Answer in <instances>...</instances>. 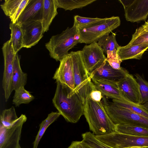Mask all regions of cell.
<instances>
[{"label":"cell","mask_w":148,"mask_h":148,"mask_svg":"<svg viewBox=\"0 0 148 148\" xmlns=\"http://www.w3.org/2000/svg\"><path fill=\"white\" fill-rule=\"evenodd\" d=\"M56 82V88L52 99L54 106L67 121L77 123L84 115V104L77 93L71 95L73 90L69 86Z\"/></svg>","instance_id":"obj_1"},{"label":"cell","mask_w":148,"mask_h":148,"mask_svg":"<svg viewBox=\"0 0 148 148\" xmlns=\"http://www.w3.org/2000/svg\"><path fill=\"white\" fill-rule=\"evenodd\" d=\"M84 115L90 130L95 136L115 132V125L108 114L101 101L95 102L89 98L84 105Z\"/></svg>","instance_id":"obj_2"},{"label":"cell","mask_w":148,"mask_h":148,"mask_svg":"<svg viewBox=\"0 0 148 148\" xmlns=\"http://www.w3.org/2000/svg\"><path fill=\"white\" fill-rule=\"evenodd\" d=\"M79 42L77 26L74 23L72 27H68L60 34L52 36L45 47L51 57L60 61L68 55L69 50Z\"/></svg>","instance_id":"obj_3"},{"label":"cell","mask_w":148,"mask_h":148,"mask_svg":"<svg viewBox=\"0 0 148 148\" xmlns=\"http://www.w3.org/2000/svg\"><path fill=\"white\" fill-rule=\"evenodd\" d=\"M73 73L75 88L71 94L77 93L84 105L90 93L95 86L84 65L80 51L70 53Z\"/></svg>","instance_id":"obj_4"},{"label":"cell","mask_w":148,"mask_h":148,"mask_svg":"<svg viewBox=\"0 0 148 148\" xmlns=\"http://www.w3.org/2000/svg\"><path fill=\"white\" fill-rule=\"evenodd\" d=\"M121 21L119 16L103 18L91 24L77 27L80 43L90 44L97 42L104 35L109 34L119 26Z\"/></svg>","instance_id":"obj_5"},{"label":"cell","mask_w":148,"mask_h":148,"mask_svg":"<svg viewBox=\"0 0 148 148\" xmlns=\"http://www.w3.org/2000/svg\"><path fill=\"white\" fill-rule=\"evenodd\" d=\"M101 102L113 123L115 124L134 125L148 129V119L130 110L117 106L103 96Z\"/></svg>","instance_id":"obj_6"},{"label":"cell","mask_w":148,"mask_h":148,"mask_svg":"<svg viewBox=\"0 0 148 148\" xmlns=\"http://www.w3.org/2000/svg\"><path fill=\"white\" fill-rule=\"evenodd\" d=\"M95 136L101 142L113 148L148 147V137L131 136L116 132Z\"/></svg>","instance_id":"obj_7"},{"label":"cell","mask_w":148,"mask_h":148,"mask_svg":"<svg viewBox=\"0 0 148 148\" xmlns=\"http://www.w3.org/2000/svg\"><path fill=\"white\" fill-rule=\"evenodd\" d=\"M27 117L22 114L10 128L0 123V148H20L21 131Z\"/></svg>","instance_id":"obj_8"},{"label":"cell","mask_w":148,"mask_h":148,"mask_svg":"<svg viewBox=\"0 0 148 148\" xmlns=\"http://www.w3.org/2000/svg\"><path fill=\"white\" fill-rule=\"evenodd\" d=\"M80 52L84 65L90 77L106 61L103 51L97 42L85 45Z\"/></svg>","instance_id":"obj_9"},{"label":"cell","mask_w":148,"mask_h":148,"mask_svg":"<svg viewBox=\"0 0 148 148\" xmlns=\"http://www.w3.org/2000/svg\"><path fill=\"white\" fill-rule=\"evenodd\" d=\"M2 51L4 60V69L2 80V87L6 101L13 91L12 88V76L16 54L9 40L3 45Z\"/></svg>","instance_id":"obj_10"},{"label":"cell","mask_w":148,"mask_h":148,"mask_svg":"<svg viewBox=\"0 0 148 148\" xmlns=\"http://www.w3.org/2000/svg\"><path fill=\"white\" fill-rule=\"evenodd\" d=\"M119 1L123 6L127 21L135 22L146 19L148 16V0Z\"/></svg>","instance_id":"obj_11"},{"label":"cell","mask_w":148,"mask_h":148,"mask_svg":"<svg viewBox=\"0 0 148 148\" xmlns=\"http://www.w3.org/2000/svg\"><path fill=\"white\" fill-rule=\"evenodd\" d=\"M23 37V47L30 48L37 44L44 33L41 21H33L20 25Z\"/></svg>","instance_id":"obj_12"},{"label":"cell","mask_w":148,"mask_h":148,"mask_svg":"<svg viewBox=\"0 0 148 148\" xmlns=\"http://www.w3.org/2000/svg\"><path fill=\"white\" fill-rule=\"evenodd\" d=\"M117 84L119 89L128 100L136 104H140L139 85L133 75L129 73Z\"/></svg>","instance_id":"obj_13"},{"label":"cell","mask_w":148,"mask_h":148,"mask_svg":"<svg viewBox=\"0 0 148 148\" xmlns=\"http://www.w3.org/2000/svg\"><path fill=\"white\" fill-rule=\"evenodd\" d=\"M56 82L66 85L73 91L75 88L73 73L70 53L60 61L59 67L53 77Z\"/></svg>","instance_id":"obj_14"},{"label":"cell","mask_w":148,"mask_h":148,"mask_svg":"<svg viewBox=\"0 0 148 148\" xmlns=\"http://www.w3.org/2000/svg\"><path fill=\"white\" fill-rule=\"evenodd\" d=\"M44 0H29L16 23L20 26L29 22L42 21Z\"/></svg>","instance_id":"obj_15"},{"label":"cell","mask_w":148,"mask_h":148,"mask_svg":"<svg viewBox=\"0 0 148 148\" xmlns=\"http://www.w3.org/2000/svg\"><path fill=\"white\" fill-rule=\"evenodd\" d=\"M91 80L103 96L112 99L128 100L119 89L117 83L93 77H92Z\"/></svg>","instance_id":"obj_16"},{"label":"cell","mask_w":148,"mask_h":148,"mask_svg":"<svg viewBox=\"0 0 148 148\" xmlns=\"http://www.w3.org/2000/svg\"><path fill=\"white\" fill-rule=\"evenodd\" d=\"M129 73L121 67L120 69L112 68L106 61L105 63L96 71L91 76L117 83Z\"/></svg>","instance_id":"obj_17"},{"label":"cell","mask_w":148,"mask_h":148,"mask_svg":"<svg viewBox=\"0 0 148 148\" xmlns=\"http://www.w3.org/2000/svg\"><path fill=\"white\" fill-rule=\"evenodd\" d=\"M148 49V44H142L128 46H120L117 53L122 61L129 59H140L144 52Z\"/></svg>","instance_id":"obj_18"},{"label":"cell","mask_w":148,"mask_h":148,"mask_svg":"<svg viewBox=\"0 0 148 148\" xmlns=\"http://www.w3.org/2000/svg\"><path fill=\"white\" fill-rule=\"evenodd\" d=\"M21 56L16 54L14 61L12 76V86L13 90H18L26 85L27 79V73L23 72L20 64Z\"/></svg>","instance_id":"obj_19"},{"label":"cell","mask_w":148,"mask_h":148,"mask_svg":"<svg viewBox=\"0 0 148 148\" xmlns=\"http://www.w3.org/2000/svg\"><path fill=\"white\" fill-rule=\"evenodd\" d=\"M55 0H44L42 20L41 21L44 32L49 30L52 21L58 14Z\"/></svg>","instance_id":"obj_20"},{"label":"cell","mask_w":148,"mask_h":148,"mask_svg":"<svg viewBox=\"0 0 148 148\" xmlns=\"http://www.w3.org/2000/svg\"><path fill=\"white\" fill-rule=\"evenodd\" d=\"M115 132L131 136L148 137V129L134 125H115Z\"/></svg>","instance_id":"obj_21"},{"label":"cell","mask_w":148,"mask_h":148,"mask_svg":"<svg viewBox=\"0 0 148 148\" xmlns=\"http://www.w3.org/2000/svg\"><path fill=\"white\" fill-rule=\"evenodd\" d=\"M11 31L10 40L15 54L23 47V37L21 26L11 22L10 24Z\"/></svg>","instance_id":"obj_22"},{"label":"cell","mask_w":148,"mask_h":148,"mask_svg":"<svg viewBox=\"0 0 148 148\" xmlns=\"http://www.w3.org/2000/svg\"><path fill=\"white\" fill-rule=\"evenodd\" d=\"M96 0H55L57 8L72 10L81 8L95 1Z\"/></svg>","instance_id":"obj_23"},{"label":"cell","mask_w":148,"mask_h":148,"mask_svg":"<svg viewBox=\"0 0 148 148\" xmlns=\"http://www.w3.org/2000/svg\"><path fill=\"white\" fill-rule=\"evenodd\" d=\"M58 112H52L48 114L47 117L40 124V128L34 142L33 148H37L39 142L46 130L60 116Z\"/></svg>","instance_id":"obj_24"},{"label":"cell","mask_w":148,"mask_h":148,"mask_svg":"<svg viewBox=\"0 0 148 148\" xmlns=\"http://www.w3.org/2000/svg\"><path fill=\"white\" fill-rule=\"evenodd\" d=\"M116 34L114 33L105 35L97 41L98 45L106 54L108 51H117L120 46L116 41Z\"/></svg>","instance_id":"obj_25"},{"label":"cell","mask_w":148,"mask_h":148,"mask_svg":"<svg viewBox=\"0 0 148 148\" xmlns=\"http://www.w3.org/2000/svg\"><path fill=\"white\" fill-rule=\"evenodd\" d=\"M112 102L118 106L130 111L148 119V111L144 109L140 104H138L128 100L112 99Z\"/></svg>","instance_id":"obj_26"},{"label":"cell","mask_w":148,"mask_h":148,"mask_svg":"<svg viewBox=\"0 0 148 148\" xmlns=\"http://www.w3.org/2000/svg\"><path fill=\"white\" fill-rule=\"evenodd\" d=\"M34 99V97L24 87L15 91L12 100L13 104L19 106L21 104H28Z\"/></svg>","instance_id":"obj_27"},{"label":"cell","mask_w":148,"mask_h":148,"mask_svg":"<svg viewBox=\"0 0 148 148\" xmlns=\"http://www.w3.org/2000/svg\"><path fill=\"white\" fill-rule=\"evenodd\" d=\"M14 107L3 110L0 116V123L5 127H10L18 119Z\"/></svg>","instance_id":"obj_28"},{"label":"cell","mask_w":148,"mask_h":148,"mask_svg":"<svg viewBox=\"0 0 148 148\" xmlns=\"http://www.w3.org/2000/svg\"><path fill=\"white\" fill-rule=\"evenodd\" d=\"M142 44H148V31H145L142 26L136 29L131 40L127 45L130 46Z\"/></svg>","instance_id":"obj_29"},{"label":"cell","mask_w":148,"mask_h":148,"mask_svg":"<svg viewBox=\"0 0 148 148\" xmlns=\"http://www.w3.org/2000/svg\"><path fill=\"white\" fill-rule=\"evenodd\" d=\"M82 140L91 148H113L97 139L95 136L90 132L82 134Z\"/></svg>","instance_id":"obj_30"},{"label":"cell","mask_w":148,"mask_h":148,"mask_svg":"<svg viewBox=\"0 0 148 148\" xmlns=\"http://www.w3.org/2000/svg\"><path fill=\"white\" fill-rule=\"evenodd\" d=\"M138 84L141 97L140 104L148 103V82L138 73L135 75Z\"/></svg>","instance_id":"obj_31"},{"label":"cell","mask_w":148,"mask_h":148,"mask_svg":"<svg viewBox=\"0 0 148 148\" xmlns=\"http://www.w3.org/2000/svg\"><path fill=\"white\" fill-rule=\"evenodd\" d=\"M22 0H5L0 5L1 9L8 16H11L15 12Z\"/></svg>","instance_id":"obj_32"},{"label":"cell","mask_w":148,"mask_h":148,"mask_svg":"<svg viewBox=\"0 0 148 148\" xmlns=\"http://www.w3.org/2000/svg\"><path fill=\"white\" fill-rule=\"evenodd\" d=\"M117 51H108L106 54V61L113 68L116 69H120L122 60L120 56L117 53Z\"/></svg>","instance_id":"obj_33"},{"label":"cell","mask_w":148,"mask_h":148,"mask_svg":"<svg viewBox=\"0 0 148 148\" xmlns=\"http://www.w3.org/2000/svg\"><path fill=\"white\" fill-rule=\"evenodd\" d=\"M103 18H88L82 17L78 15L74 16V23L77 27L87 25L101 20Z\"/></svg>","instance_id":"obj_34"},{"label":"cell","mask_w":148,"mask_h":148,"mask_svg":"<svg viewBox=\"0 0 148 148\" xmlns=\"http://www.w3.org/2000/svg\"><path fill=\"white\" fill-rule=\"evenodd\" d=\"M29 0H22L19 7L14 14L10 17L11 22L15 23L19 16L28 3Z\"/></svg>","instance_id":"obj_35"},{"label":"cell","mask_w":148,"mask_h":148,"mask_svg":"<svg viewBox=\"0 0 148 148\" xmlns=\"http://www.w3.org/2000/svg\"><path fill=\"white\" fill-rule=\"evenodd\" d=\"M103 97L101 92L95 87L91 91L89 98L95 101L99 102L101 101Z\"/></svg>","instance_id":"obj_36"},{"label":"cell","mask_w":148,"mask_h":148,"mask_svg":"<svg viewBox=\"0 0 148 148\" xmlns=\"http://www.w3.org/2000/svg\"><path fill=\"white\" fill-rule=\"evenodd\" d=\"M68 148H91L83 140L81 141H73L72 142Z\"/></svg>","instance_id":"obj_37"},{"label":"cell","mask_w":148,"mask_h":148,"mask_svg":"<svg viewBox=\"0 0 148 148\" xmlns=\"http://www.w3.org/2000/svg\"><path fill=\"white\" fill-rule=\"evenodd\" d=\"M143 27L144 29L146 31H148V23L147 22H146L145 23L142 25V26Z\"/></svg>","instance_id":"obj_38"},{"label":"cell","mask_w":148,"mask_h":148,"mask_svg":"<svg viewBox=\"0 0 148 148\" xmlns=\"http://www.w3.org/2000/svg\"><path fill=\"white\" fill-rule=\"evenodd\" d=\"M140 105L143 108L148 111V103Z\"/></svg>","instance_id":"obj_39"},{"label":"cell","mask_w":148,"mask_h":148,"mask_svg":"<svg viewBox=\"0 0 148 148\" xmlns=\"http://www.w3.org/2000/svg\"><path fill=\"white\" fill-rule=\"evenodd\" d=\"M131 148H148V147H133Z\"/></svg>","instance_id":"obj_40"},{"label":"cell","mask_w":148,"mask_h":148,"mask_svg":"<svg viewBox=\"0 0 148 148\" xmlns=\"http://www.w3.org/2000/svg\"><path fill=\"white\" fill-rule=\"evenodd\" d=\"M147 22L148 23V21H147Z\"/></svg>","instance_id":"obj_41"},{"label":"cell","mask_w":148,"mask_h":148,"mask_svg":"<svg viewBox=\"0 0 148 148\" xmlns=\"http://www.w3.org/2000/svg\"><path fill=\"white\" fill-rule=\"evenodd\" d=\"M20 148H21V147Z\"/></svg>","instance_id":"obj_42"}]
</instances>
